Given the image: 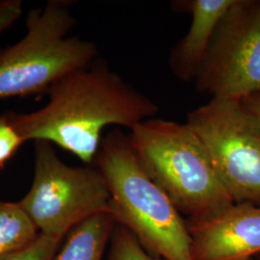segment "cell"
I'll return each instance as SVG.
<instances>
[{"label": "cell", "instance_id": "17", "mask_svg": "<svg viewBox=\"0 0 260 260\" xmlns=\"http://www.w3.org/2000/svg\"><path fill=\"white\" fill-rule=\"evenodd\" d=\"M244 260H252L251 258H248V259H244Z\"/></svg>", "mask_w": 260, "mask_h": 260}, {"label": "cell", "instance_id": "8", "mask_svg": "<svg viewBox=\"0 0 260 260\" xmlns=\"http://www.w3.org/2000/svg\"><path fill=\"white\" fill-rule=\"evenodd\" d=\"M193 260H244L260 254V205L240 204L187 220Z\"/></svg>", "mask_w": 260, "mask_h": 260}, {"label": "cell", "instance_id": "13", "mask_svg": "<svg viewBox=\"0 0 260 260\" xmlns=\"http://www.w3.org/2000/svg\"><path fill=\"white\" fill-rule=\"evenodd\" d=\"M58 242L59 240L55 238L41 233L37 239L25 249L3 255L0 260H50Z\"/></svg>", "mask_w": 260, "mask_h": 260}, {"label": "cell", "instance_id": "16", "mask_svg": "<svg viewBox=\"0 0 260 260\" xmlns=\"http://www.w3.org/2000/svg\"><path fill=\"white\" fill-rule=\"evenodd\" d=\"M242 105L260 127V92L252 93L241 101Z\"/></svg>", "mask_w": 260, "mask_h": 260}, {"label": "cell", "instance_id": "1", "mask_svg": "<svg viewBox=\"0 0 260 260\" xmlns=\"http://www.w3.org/2000/svg\"><path fill=\"white\" fill-rule=\"evenodd\" d=\"M46 106L27 114L4 113L26 141H45L92 164L108 126L132 130L157 114V104L101 59L52 85Z\"/></svg>", "mask_w": 260, "mask_h": 260}, {"label": "cell", "instance_id": "4", "mask_svg": "<svg viewBox=\"0 0 260 260\" xmlns=\"http://www.w3.org/2000/svg\"><path fill=\"white\" fill-rule=\"evenodd\" d=\"M75 24L63 2L29 12L25 36L0 50V100L47 92L66 75L93 63L96 46L68 37Z\"/></svg>", "mask_w": 260, "mask_h": 260}, {"label": "cell", "instance_id": "3", "mask_svg": "<svg viewBox=\"0 0 260 260\" xmlns=\"http://www.w3.org/2000/svg\"><path fill=\"white\" fill-rule=\"evenodd\" d=\"M141 167L188 220H202L234 205L205 145L186 123L149 119L130 130Z\"/></svg>", "mask_w": 260, "mask_h": 260}, {"label": "cell", "instance_id": "11", "mask_svg": "<svg viewBox=\"0 0 260 260\" xmlns=\"http://www.w3.org/2000/svg\"><path fill=\"white\" fill-rule=\"evenodd\" d=\"M37 237L36 224L19 203L0 201V257L25 249Z\"/></svg>", "mask_w": 260, "mask_h": 260}, {"label": "cell", "instance_id": "5", "mask_svg": "<svg viewBox=\"0 0 260 260\" xmlns=\"http://www.w3.org/2000/svg\"><path fill=\"white\" fill-rule=\"evenodd\" d=\"M34 143V180L19 204L42 234L60 240L86 219L110 213V194L98 168L67 165L52 144Z\"/></svg>", "mask_w": 260, "mask_h": 260}, {"label": "cell", "instance_id": "12", "mask_svg": "<svg viewBox=\"0 0 260 260\" xmlns=\"http://www.w3.org/2000/svg\"><path fill=\"white\" fill-rule=\"evenodd\" d=\"M109 260H164L147 251L127 229L120 225L112 239Z\"/></svg>", "mask_w": 260, "mask_h": 260}, {"label": "cell", "instance_id": "10", "mask_svg": "<svg viewBox=\"0 0 260 260\" xmlns=\"http://www.w3.org/2000/svg\"><path fill=\"white\" fill-rule=\"evenodd\" d=\"M115 220L109 212L96 214L77 224L56 260H103Z\"/></svg>", "mask_w": 260, "mask_h": 260}, {"label": "cell", "instance_id": "6", "mask_svg": "<svg viewBox=\"0 0 260 260\" xmlns=\"http://www.w3.org/2000/svg\"><path fill=\"white\" fill-rule=\"evenodd\" d=\"M186 119L233 204L260 205V127L241 102L210 99Z\"/></svg>", "mask_w": 260, "mask_h": 260}, {"label": "cell", "instance_id": "14", "mask_svg": "<svg viewBox=\"0 0 260 260\" xmlns=\"http://www.w3.org/2000/svg\"><path fill=\"white\" fill-rule=\"evenodd\" d=\"M25 141L19 135L5 114L0 115V168H3L13 157Z\"/></svg>", "mask_w": 260, "mask_h": 260}, {"label": "cell", "instance_id": "9", "mask_svg": "<svg viewBox=\"0 0 260 260\" xmlns=\"http://www.w3.org/2000/svg\"><path fill=\"white\" fill-rule=\"evenodd\" d=\"M234 0L177 1V9L191 17L190 26L169 55L172 74L182 82H194L205 61L216 30Z\"/></svg>", "mask_w": 260, "mask_h": 260}, {"label": "cell", "instance_id": "2", "mask_svg": "<svg viewBox=\"0 0 260 260\" xmlns=\"http://www.w3.org/2000/svg\"><path fill=\"white\" fill-rule=\"evenodd\" d=\"M110 194V214L151 254L193 260L187 222L165 192L141 167L121 128L102 141L94 160Z\"/></svg>", "mask_w": 260, "mask_h": 260}, {"label": "cell", "instance_id": "15", "mask_svg": "<svg viewBox=\"0 0 260 260\" xmlns=\"http://www.w3.org/2000/svg\"><path fill=\"white\" fill-rule=\"evenodd\" d=\"M23 4L20 0H0V34L20 18Z\"/></svg>", "mask_w": 260, "mask_h": 260}, {"label": "cell", "instance_id": "7", "mask_svg": "<svg viewBox=\"0 0 260 260\" xmlns=\"http://www.w3.org/2000/svg\"><path fill=\"white\" fill-rule=\"evenodd\" d=\"M194 83L210 99L241 102L260 92V0H234Z\"/></svg>", "mask_w": 260, "mask_h": 260}]
</instances>
